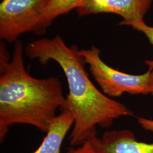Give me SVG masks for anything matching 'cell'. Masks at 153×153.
I'll list each match as a JSON object with an SVG mask.
<instances>
[{
	"label": "cell",
	"instance_id": "1",
	"mask_svg": "<svg viewBox=\"0 0 153 153\" xmlns=\"http://www.w3.org/2000/svg\"><path fill=\"white\" fill-rule=\"evenodd\" d=\"M25 53L42 65L53 61L64 72L69 88L68 111L74 120L69 136L71 146H79L96 137L97 126L107 128L116 119L133 115L125 104L109 98L94 85L79 49L76 45H68L59 35L28 43Z\"/></svg>",
	"mask_w": 153,
	"mask_h": 153
},
{
	"label": "cell",
	"instance_id": "2",
	"mask_svg": "<svg viewBox=\"0 0 153 153\" xmlns=\"http://www.w3.org/2000/svg\"><path fill=\"white\" fill-rule=\"evenodd\" d=\"M22 41L14 43L10 61L0 66V141L11 126L26 124L47 133L58 109L68 110L57 76L36 78L26 69Z\"/></svg>",
	"mask_w": 153,
	"mask_h": 153
},
{
	"label": "cell",
	"instance_id": "3",
	"mask_svg": "<svg viewBox=\"0 0 153 153\" xmlns=\"http://www.w3.org/2000/svg\"><path fill=\"white\" fill-rule=\"evenodd\" d=\"M89 71L102 92L109 98L119 97L124 93L131 95H147L150 93L151 71L134 75L119 71L109 66L100 57V49L91 45L88 49H79Z\"/></svg>",
	"mask_w": 153,
	"mask_h": 153
},
{
	"label": "cell",
	"instance_id": "4",
	"mask_svg": "<svg viewBox=\"0 0 153 153\" xmlns=\"http://www.w3.org/2000/svg\"><path fill=\"white\" fill-rule=\"evenodd\" d=\"M49 0H1L0 39L15 43L25 33H35Z\"/></svg>",
	"mask_w": 153,
	"mask_h": 153
},
{
	"label": "cell",
	"instance_id": "5",
	"mask_svg": "<svg viewBox=\"0 0 153 153\" xmlns=\"http://www.w3.org/2000/svg\"><path fill=\"white\" fill-rule=\"evenodd\" d=\"M153 0H84L76 9L79 16L102 13L114 14L122 18L121 26H131L144 21V16Z\"/></svg>",
	"mask_w": 153,
	"mask_h": 153
},
{
	"label": "cell",
	"instance_id": "6",
	"mask_svg": "<svg viewBox=\"0 0 153 153\" xmlns=\"http://www.w3.org/2000/svg\"><path fill=\"white\" fill-rule=\"evenodd\" d=\"M89 140L98 153H153V142L137 141L128 129L106 131L100 138Z\"/></svg>",
	"mask_w": 153,
	"mask_h": 153
},
{
	"label": "cell",
	"instance_id": "7",
	"mask_svg": "<svg viewBox=\"0 0 153 153\" xmlns=\"http://www.w3.org/2000/svg\"><path fill=\"white\" fill-rule=\"evenodd\" d=\"M74 122L69 111H62L52 122L43 142L33 153H61L62 143Z\"/></svg>",
	"mask_w": 153,
	"mask_h": 153
},
{
	"label": "cell",
	"instance_id": "8",
	"mask_svg": "<svg viewBox=\"0 0 153 153\" xmlns=\"http://www.w3.org/2000/svg\"><path fill=\"white\" fill-rule=\"evenodd\" d=\"M84 0H49L39 20L35 33L43 35L57 18L81 5Z\"/></svg>",
	"mask_w": 153,
	"mask_h": 153
},
{
	"label": "cell",
	"instance_id": "9",
	"mask_svg": "<svg viewBox=\"0 0 153 153\" xmlns=\"http://www.w3.org/2000/svg\"><path fill=\"white\" fill-rule=\"evenodd\" d=\"M131 27L133 29L144 34L149 42L153 45V26H148L145 21H142L132 25ZM145 64L148 66L149 69H153V60L146 61Z\"/></svg>",
	"mask_w": 153,
	"mask_h": 153
},
{
	"label": "cell",
	"instance_id": "10",
	"mask_svg": "<svg viewBox=\"0 0 153 153\" xmlns=\"http://www.w3.org/2000/svg\"><path fill=\"white\" fill-rule=\"evenodd\" d=\"M66 153H98L93 147L90 140L78 146H72Z\"/></svg>",
	"mask_w": 153,
	"mask_h": 153
},
{
	"label": "cell",
	"instance_id": "11",
	"mask_svg": "<svg viewBox=\"0 0 153 153\" xmlns=\"http://www.w3.org/2000/svg\"><path fill=\"white\" fill-rule=\"evenodd\" d=\"M137 121L138 123L143 129L148 131L153 132V120L143 117H138Z\"/></svg>",
	"mask_w": 153,
	"mask_h": 153
},
{
	"label": "cell",
	"instance_id": "12",
	"mask_svg": "<svg viewBox=\"0 0 153 153\" xmlns=\"http://www.w3.org/2000/svg\"><path fill=\"white\" fill-rule=\"evenodd\" d=\"M151 71V76H150V93L153 95V68L149 69Z\"/></svg>",
	"mask_w": 153,
	"mask_h": 153
}]
</instances>
